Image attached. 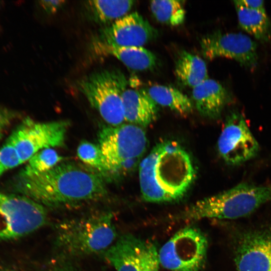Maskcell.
<instances>
[{
    "label": "cell",
    "instance_id": "3",
    "mask_svg": "<svg viewBox=\"0 0 271 271\" xmlns=\"http://www.w3.org/2000/svg\"><path fill=\"white\" fill-rule=\"evenodd\" d=\"M116 240L113 214L106 211L62 221L54 245L62 255L80 256L103 252Z\"/></svg>",
    "mask_w": 271,
    "mask_h": 271
},
{
    "label": "cell",
    "instance_id": "26",
    "mask_svg": "<svg viewBox=\"0 0 271 271\" xmlns=\"http://www.w3.org/2000/svg\"><path fill=\"white\" fill-rule=\"evenodd\" d=\"M66 3L64 1H41L40 4L44 11L49 14L57 12Z\"/></svg>",
    "mask_w": 271,
    "mask_h": 271
},
{
    "label": "cell",
    "instance_id": "18",
    "mask_svg": "<svg viewBox=\"0 0 271 271\" xmlns=\"http://www.w3.org/2000/svg\"><path fill=\"white\" fill-rule=\"evenodd\" d=\"M175 74L182 85L194 88L208 78L205 61L199 56L183 51L178 57Z\"/></svg>",
    "mask_w": 271,
    "mask_h": 271
},
{
    "label": "cell",
    "instance_id": "20",
    "mask_svg": "<svg viewBox=\"0 0 271 271\" xmlns=\"http://www.w3.org/2000/svg\"><path fill=\"white\" fill-rule=\"evenodd\" d=\"M146 91L158 105L166 107L180 114L186 115L193 110L190 99L174 87L154 84Z\"/></svg>",
    "mask_w": 271,
    "mask_h": 271
},
{
    "label": "cell",
    "instance_id": "25",
    "mask_svg": "<svg viewBox=\"0 0 271 271\" xmlns=\"http://www.w3.org/2000/svg\"><path fill=\"white\" fill-rule=\"evenodd\" d=\"M17 116L14 110L6 107H0V139L10 124Z\"/></svg>",
    "mask_w": 271,
    "mask_h": 271
},
{
    "label": "cell",
    "instance_id": "28",
    "mask_svg": "<svg viewBox=\"0 0 271 271\" xmlns=\"http://www.w3.org/2000/svg\"><path fill=\"white\" fill-rule=\"evenodd\" d=\"M47 271H76L73 267L68 265H60L53 267Z\"/></svg>",
    "mask_w": 271,
    "mask_h": 271
},
{
    "label": "cell",
    "instance_id": "10",
    "mask_svg": "<svg viewBox=\"0 0 271 271\" xmlns=\"http://www.w3.org/2000/svg\"><path fill=\"white\" fill-rule=\"evenodd\" d=\"M115 271H160L158 251L154 243L125 234L103 252Z\"/></svg>",
    "mask_w": 271,
    "mask_h": 271
},
{
    "label": "cell",
    "instance_id": "4",
    "mask_svg": "<svg viewBox=\"0 0 271 271\" xmlns=\"http://www.w3.org/2000/svg\"><path fill=\"white\" fill-rule=\"evenodd\" d=\"M271 201V185L242 183L222 193L205 198L176 216L185 221L204 218L233 219L247 216Z\"/></svg>",
    "mask_w": 271,
    "mask_h": 271
},
{
    "label": "cell",
    "instance_id": "16",
    "mask_svg": "<svg viewBox=\"0 0 271 271\" xmlns=\"http://www.w3.org/2000/svg\"><path fill=\"white\" fill-rule=\"evenodd\" d=\"M124 120L140 126H146L157 118L158 105L146 90L126 89L122 94Z\"/></svg>",
    "mask_w": 271,
    "mask_h": 271
},
{
    "label": "cell",
    "instance_id": "22",
    "mask_svg": "<svg viewBox=\"0 0 271 271\" xmlns=\"http://www.w3.org/2000/svg\"><path fill=\"white\" fill-rule=\"evenodd\" d=\"M150 5L154 17L160 23L178 26L184 21L185 10L180 1H152Z\"/></svg>",
    "mask_w": 271,
    "mask_h": 271
},
{
    "label": "cell",
    "instance_id": "12",
    "mask_svg": "<svg viewBox=\"0 0 271 271\" xmlns=\"http://www.w3.org/2000/svg\"><path fill=\"white\" fill-rule=\"evenodd\" d=\"M217 149L222 159L230 165L241 164L256 156L259 145L241 114L233 112L227 117Z\"/></svg>",
    "mask_w": 271,
    "mask_h": 271
},
{
    "label": "cell",
    "instance_id": "1",
    "mask_svg": "<svg viewBox=\"0 0 271 271\" xmlns=\"http://www.w3.org/2000/svg\"><path fill=\"white\" fill-rule=\"evenodd\" d=\"M14 190L44 207L73 206L105 197L102 178L71 163H60L42 173L20 172L13 183Z\"/></svg>",
    "mask_w": 271,
    "mask_h": 271
},
{
    "label": "cell",
    "instance_id": "15",
    "mask_svg": "<svg viewBox=\"0 0 271 271\" xmlns=\"http://www.w3.org/2000/svg\"><path fill=\"white\" fill-rule=\"evenodd\" d=\"M192 94L199 113L211 119L219 117L230 100L227 90L218 81L209 78L193 88Z\"/></svg>",
    "mask_w": 271,
    "mask_h": 271
},
{
    "label": "cell",
    "instance_id": "14",
    "mask_svg": "<svg viewBox=\"0 0 271 271\" xmlns=\"http://www.w3.org/2000/svg\"><path fill=\"white\" fill-rule=\"evenodd\" d=\"M235 262L237 271H271V229L242 234L235 248Z\"/></svg>",
    "mask_w": 271,
    "mask_h": 271
},
{
    "label": "cell",
    "instance_id": "13",
    "mask_svg": "<svg viewBox=\"0 0 271 271\" xmlns=\"http://www.w3.org/2000/svg\"><path fill=\"white\" fill-rule=\"evenodd\" d=\"M158 36V31L141 15L132 13L100 30L94 44L143 47Z\"/></svg>",
    "mask_w": 271,
    "mask_h": 271
},
{
    "label": "cell",
    "instance_id": "23",
    "mask_svg": "<svg viewBox=\"0 0 271 271\" xmlns=\"http://www.w3.org/2000/svg\"><path fill=\"white\" fill-rule=\"evenodd\" d=\"M63 159L52 148L44 149L35 154L21 172L24 173L44 172L56 166Z\"/></svg>",
    "mask_w": 271,
    "mask_h": 271
},
{
    "label": "cell",
    "instance_id": "21",
    "mask_svg": "<svg viewBox=\"0 0 271 271\" xmlns=\"http://www.w3.org/2000/svg\"><path fill=\"white\" fill-rule=\"evenodd\" d=\"M133 1H89L85 8L88 16L99 24L112 23L126 15L134 5Z\"/></svg>",
    "mask_w": 271,
    "mask_h": 271
},
{
    "label": "cell",
    "instance_id": "2",
    "mask_svg": "<svg viewBox=\"0 0 271 271\" xmlns=\"http://www.w3.org/2000/svg\"><path fill=\"white\" fill-rule=\"evenodd\" d=\"M194 178L195 170L189 154L174 141L157 144L139 165L141 191L147 202L180 200Z\"/></svg>",
    "mask_w": 271,
    "mask_h": 271
},
{
    "label": "cell",
    "instance_id": "7",
    "mask_svg": "<svg viewBox=\"0 0 271 271\" xmlns=\"http://www.w3.org/2000/svg\"><path fill=\"white\" fill-rule=\"evenodd\" d=\"M47 221L45 207L22 195L0 194V239L26 236Z\"/></svg>",
    "mask_w": 271,
    "mask_h": 271
},
{
    "label": "cell",
    "instance_id": "6",
    "mask_svg": "<svg viewBox=\"0 0 271 271\" xmlns=\"http://www.w3.org/2000/svg\"><path fill=\"white\" fill-rule=\"evenodd\" d=\"M208 240L198 228L177 231L158 251L160 264L171 271H201L206 261Z\"/></svg>",
    "mask_w": 271,
    "mask_h": 271
},
{
    "label": "cell",
    "instance_id": "19",
    "mask_svg": "<svg viewBox=\"0 0 271 271\" xmlns=\"http://www.w3.org/2000/svg\"><path fill=\"white\" fill-rule=\"evenodd\" d=\"M240 26L261 43L269 41L271 24L266 12L243 6L234 1Z\"/></svg>",
    "mask_w": 271,
    "mask_h": 271
},
{
    "label": "cell",
    "instance_id": "29",
    "mask_svg": "<svg viewBox=\"0 0 271 271\" xmlns=\"http://www.w3.org/2000/svg\"><path fill=\"white\" fill-rule=\"evenodd\" d=\"M0 271H17L14 268L11 267H4L0 269Z\"/></svg>",
    "mask_w": 271,
    "mask_h": 271
},
{
    "label": "cell",
    "instance_id": "24",
    "mask_svg": "<svg viewBox=\"0 0 271 271\" xmlns=\"http://www.w3.org/2000/svg\"><path fill=\"white\" fill-rule=\"evenodd\" d=\"M77 154L79 159L85 164L102 173L108 174V169L98 145L87 141H82L77 148Z\"/></svg>",
    "mask_w": 271,
    "mask_h": 271
},
{
    "label": "cell",
    "instance_id": "27",
    "mask_svg": "<svg viewBox=\"0 0 271 271\" xmlns=\"http://www.w3.org/2000/svg\"><path fill=\"white\" fill-rule=\"evenodd\" d=\"M239 4L246 8L265 12L264 1L261 0H236Z\"/></svg>",
    "mask_w": 271,
    "mask_h": 271
},
{
    "label": "cell",
    "instance_id": "8",
    "mask_svg": "<svg viewBox=\"0 0 271 271\" xmlns=\"http://www.w3.org/2000/svg\"><path fill=\"white\" fill-rule=\"evenodd\" d=\"M100 150L110 175L122 163L141 160L145 152L148 140L141 126L121 124L102 128L98 134Z\"/></svg>",
    "mask_w": 271,
    "mask_h": 271
},
{
    "label": "cell",
    "instance_id": "11",
    "mask_svg": "<svg viewBox=\"0 0 271 271\" xmlns=\"http://www.w3.org/2000/svg\"><path fill=\"white\" fill-rule=\"evenodd\" d=\"M200 44L203 56L208 60L232 59L250 69L257 65V44L245 34L215 31L203 36Z\"/></svg>",
    "mask_w": 271,
    "mask_h": 271
},
{
    "label": "cell",
    "instance_id": "9",
    "mask_svg": "<svg viewBox=\"0 0 271 271\" xmlns=\"http://www.w3.org/2000/svg\"><path fill=\"white\" fill-rule=\"evenodd\" d=\"M69 124L67 121L40 122L27 117L7 140L23 164L43 149L62 146Z\"/></svg>",
    "mask_w": 271,
    "mask_h": 271
},
{
    "label": "cell",
    "instance_id": "17",
    "mask_svg": "<svg viewBox=\"0 0 271 271\" xmlns=\"http://www.w3.org/2000/svg\"><path fill=\"white\" fill-rule=\"evenodd\" d=\"M100 53L113 56L130 69L137 71L152 70L158 64L156 55L143 47H115L94 44Z\"/></svg>",
    "mask_w": 271,
    "mask_h": 271
},
{
    "label": "cell",
    "instance_id": "5",
    "mask_svg": "<svg viewBox=\"0 0 271 271\" xmlns=\"http://www.w3.org/2000/svg\"><path fill=\"white\" fill-rule=\"evenodd\" d=\"M77 86L107 123L111 126L122 124V94L126 89L127 80L121 71L107 69L95 71L79 80Z\"/></svg>",
    "mask_w": 271,
    "mask_h": 271
}]
</instances>
